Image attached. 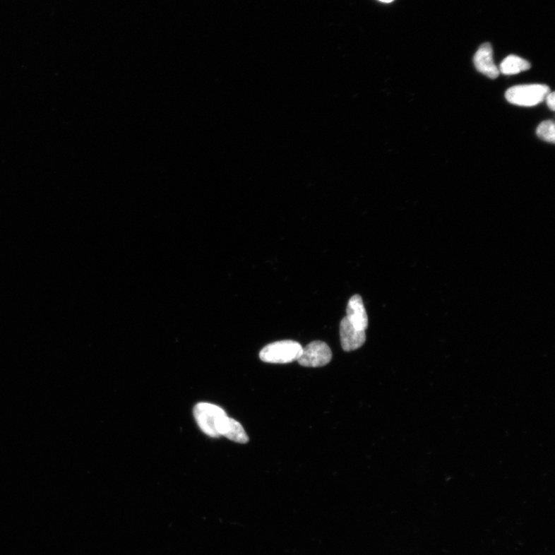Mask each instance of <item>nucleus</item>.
<instances>
[{
  "mask_svg": "<svg viewBox=\"0 0 555 555\" xmlns=\"http://www.w3.org/2000/svg\"><path fill=\"white\" fill-rule=\"evenodd\" d=\"M531 64L525 59L515 55H510L502 61L500 72L506 75L517 74L528 71Z\"/></svg>",
  "mask_w": 555,
  "mask_h": 555,
  "instance_id": "obj_9",
  "label": "nucleus"
},
{
  "mask_svg": "<svg viewBox=\"0 0 555 555\" xmlns=\"http://www.w3.org/2000/svg\"><path fill=\"white\" fill-rule=\"evenodd\" d=\"M476 69L491 79L499 77L500 71L493 59V49L489 43L482 44L474 57Z\"/></svg>",
  "mask_w": 555,
  "mask_h": 555,
  "instance_id": "obj_6",
  "label": "nucleus"
},
{
  "mask_svg": "<svg viewBox=\"0 0 555 555\" xmlns=\"http://www.w3.org/2000/svg\"><path fill=\"white\" fill-rule=\"evenodd\" d=\"M380 1H381V2H383V3H388H388H391V2H393V0H380Z\"/></svg>",
  "mask_w": 555,
  "mask_h": 555,
  "instance_id": "obj_12",
  "label": "nucleus"
},
{
  "mask_svg": "<svg viewBox=\"0 0 555 555\" xmlns=\"http://www.w3.org/2000/svg\"><path fill=\"white\" fill-rule=\"evenodd\" d=\"M340 340L342 350L351 352L360 348L366 342L365 331L357 329L348 321L347 317L342 318L340 327Z\"/></svg>",
  "mask_w": 555,
  "mask_h": 555,
  "instance_id": "obj_5",
  "label": "nucleus"
},
{
  "mask_svg": "<svg viewBox=\"0 0 555 555\" xmlns=\"http://www.w3.org/2000/svg\"><path fill=\"white\" fill-rule=\"evenodd\" d=\"M537 136L541 139L552 143L555 141V128L552 121H545L540 124L537 129Z\"/></svg>",
  "mask_w": 555,
  "mask_h": 555,
  "instance_id": "obj_10",
  "label": "nucleus"
},
{
  "mask_svg": "<svg viewBox=\"0 0 555 555\" xmlns=\"http://www.w3.org/2000/svg\"><path fill=\"white\" fill-rule=\"evenodd\" d=\"M333 354L331 349L323 341H314L302 348L298 363L306 367H321L330 363Z\"/></svg>",
  "mask_w": 555,
  "mask_h": 555,
  "instance_id": "obj_4",
  "label": "nucleus"
},
{
  "mask_svg": "<svg viewBox=\"0 0 555 555\" xmlns=\"http://www.w3.org/2000/svg\"><path fill=\"white\" fill-rule=\"evenodd\" d=\"M220 435L239 443L249 442V436L241 424L230 417H227L221 427Z\"/></svg>",
  "mask_w": 555,
  "mask_h": 555,
  "instance_id": "obj_8",
  "label": "nucleus"
},
{
  "mask_svg": "<svg viewBox=\"0 0 555 555\" xmlns=\"http://www.w3.org/2000/svg\"><path fill=\"white\" fill-rule=\"evenodd\" d=\"M302 347L296 341L282 340L267 345L259 353L261 360L268 364H290L298 360Z\"/></svg>",
  "mask_w": 555,
  "mask_h": 555,
  "instance_id": "obj_2",
  "label": "nucleus"
},
{
  "mask_svg": "<svg viewBox=\"0 0 555 555\" xmlns=\"http://www.w3.org/2000/svg\"><path fill=\"white\" fill-rule=\"evenodd\" d=\"M193 412L201 431L209 436H221V427L228 417L222 408L212 403L199 402Z\"/></svg>",
  "mask_w": 555,
  "mask_h": 555,
  "instance_id": "obj_1",
  "label": "nucleus"
},
{
  "mask_svg": "<svg viewBox=\"0 0 555 555\" xmlns=\"http://www.w3.org/2000/svg\"><path fill=\"white\" fill-rule=\"evenodd\" d=\"M545 99H546L547 105H548L551 110L554 112L555 109L554 92H549V94L547 95Z\"/></svg>",
  "mask_w": 555,
  "mask_h": 555,
  "instance_id": "obj_11",
  "label": "nucleus"
},
{
  "mask_svg": "<svg viewBox=\"0 0 555 555\" xmlns=\"http://www.w3.org/2000/svg\"><path fill=\"white\" fill-rule=\"evenodd\" d=\"M347 318L350 323L357 329L365 331L368 327V316L364 307L363 299L359 295L350 298L347 309Z\"/></svg>",
  "mask_w": 555,
  "mask_h": 555,
  "instance_id": "obj_7",
  "label": "nucleus"
},
{
  "mask_svg": "<svg viewBox=\"0 0 555 555\" xmlns=\"http://www.w3.org/2000/svg\"><path fill=\"white\" fill-rule=\"evenodd\" d=\"M550 88L543 84H528L508 89L506 97L512 105L533 107L541 104L550 92Z\"/></svg>",
  "mask_w": 555,
  "mask_h": 555,
  "instance_id": "obj_3",
  "label": "nucleus"
}]
</instances>
